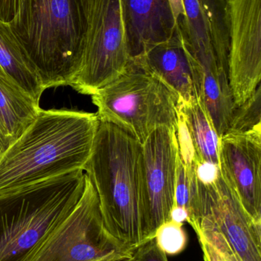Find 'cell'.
<instances>
[{
    "mask_svg": "<svg viewBox=\"0 0 261 261\" xmlns=\"http://www.w3.org/2000/svg\"><path fill=\"white\" fill-rule=\"evenodd\" d=\"M99 124L96 113L41 109L0 156V194L83 170Z\"/></svg>",
    "mask_w": 261,
    "mask_h": 261,
    "instance_id": "6da1fadb",
    "label": "cell"
},
{
    "mask_svg": "<svg viewBox=\"0 0 261 261\" xmlns=\"http://www.w3.org/2000/svg\"><path fill=\"white\" fill-rule=\"evenodd\" d=\"M140 160L141 144L136 139L100 122L83 169L98 194L104 226L133 251L146 242Z\"/></svg>",
    "mask_w": 261,
    "mask_h": 261,
    "instance_id": "7a4b0ae2",
    "label": "cell"
},
{
    "mask_svg": "<svg viewBox=\"0 0 261 261\" xmlns=\"http://www.w3.org/2000/svg\"><path fill=\"white\" fill-rule=\"evenodd\" d=\"M84 170L0 194V261H29L75 210Z\"/></svg>",
    "mask_w": 261,
    "mask_h": 261,
    "instance_id": "3957f363",
    "label": "cell"
},
{
    "mask_svg": "<svg viewBox=\"0 0 261 261\" xmlns=\"http://www.w3.org/2000/svg\"><path fill=\"white\" fill-rule=\"evenodd\" d=\"M9 24L44 90L70 85L79 68L82 0H21Z\"/></svg>",
    "mask_w": 261,
    "mask_h": 261,
    "instance_id": "277c9868",
    "label": "cell"
},
{
    "mask_svg": "<svg viewBox=\"0 0 261 261\" xmlns=\"http://www.w3.org/2000/svg\"><path fill=\"white\" fill-rule=\"evenodd\" d=\"M100 122L112 124L139 144L160 127L177 128L179 96L139 61L92 95Z\"/></svg>",
    "mask_w": 261,
    "mask_h": 261,
    "instance_id": "5b68a950",
    "label": "cell"
},
{
    "mask_svg": "<svg viewBox=\"0 0 261 261\" xmlns=\"http://www.w3.org/2000/svg\"><path fill=\"white\" fill-rule=\"evenodd\" d=\"M82 6L79 68L70 87L92 96L119 77L130 59L120 0H82Z\"/></svg>",
    "mask_w": 261,
    "mask_h": 261,
    "instance_id": "8992f818",
    "label": "cell"
},
{
    "mask_svg": "<svg viewBox=\"0 0 261 261\" xmlns=\"http://www.w3.org/2000/svg\"><path fill=\"white\" fill-rule=\"evenodd\" d=\"M85 176L78 205L29 261H110L132 257L133 250L104 226L98 194Z\"/></svg>",
    "mask_w": 261,
    "mask_h": 261,
    "instance_id": "52a82bcc",
    "label": "cell"
},
{
    "mask_svg": "<svg viewBox=\"0 0 261 261\" xmlns=\"http://www.w3.org/2000/svg\"><path fill=\"white\" fill-rule=\"evenodd\" d=\"M177 128L160 127L141 144V179L146 242L170 220L179 158Z\"/></svg>",
    "mask_w": 261,
    "mask_h": 261,
    "instance_id": "ba28073f",
    "label": "cell"
},
{
    "mask_svg": "<svg viewBox=\"0 0 261 261\" xmlns=\"http://www.w3.org/2000/svg\"><path fill=\"white\" fill-rule=\"evenodd\" d=\"M228 81L235 107L260 85L261 0H227Z\"/></svg>",
    "mask_w": 261,
    "mask_h": 261,
    "instance_id": "9c48e42d",
    "label": "cell"
},
{
    "mask_svg": "<svg viewBox=\"0 0 261 261\" xmlns=\"http://www.w3.org/2000/svg\"><path fill=\"white\" fill-rule=\"evenodd\" d=\"M201 186L202 219L196 228L204 225L220 232L241 261H261V225L248 216L222 174Z\"/></svg>",
    "mask_w": 261,
    "mask_h": 261,
    "instance_id": "30bf717a",
    "label": "cell"
},
{
    "mask_svg": "<svg viewBox=\"0 0 261 261\" xmlns=\"http://www.w3.org/2000/svg\"><path fill=\"white\" fill-rule=\"evenodd\" d=\"M220 171L248 216L261 225V130L220 138Z\"/></svg>",
    "mask_w": 261,
    "mask_h": 261,
    "instance_id": "8fae6325",
    "label": "cell"
},
{
    "mask_svg": "<svg viewBox=\"0 0 261 261\" xmlns=\"http://www.w3.org/2000/svg\"><path fill=\"white\" fill-rule=\"evenodd\" d=\"M130 61L171 39L177 24L169 0H120Z\"/></svg>",
    "mask_w": 261,
    "mask_h": 261,
    "instance_id": "7c38bea8",
    "label": "cell"
},
{
    "mask_svg": "<svg viewBox=\"0 0 261 261\" xmlns=\"http://www.w3.org/2000/svg\"><path fill=\"white\" fill-rule=\"evenodd\" d=\"M133 61L141 63L173 90L179 96V106L196 99L191 66L179 28L171 39L156 46L142 58Z\"/></svg>",
    "mask_w": 261,
    "mask_h": 261,
    "instance_id": "4fadbf2b",
    "label": "cell"
},
{
    "mask_svg": "<svg viewBox=\"0 0 261 261\" xmlns=\"http://www.w3.org/2000/svg\"><path fill=\"white\" fill-rule=\"evenodd\" d=\"M0 70L14 87L40 102L44 91L41 79L9 23L0 21Z\"/></svg>",
    "mask_w": 261,
    "mask_h": 261,
    "instance_id": "5bb4252c",
    "label": "cell"
},
{
    "mask_svg": "<svg viewBox=\"0 0 261 261\" xmlns=\"http://www.w3.org/2000/svg\"><path fill=\"white\" fill-rule=\"evenodd\" d=\"M40 110L39 102L0 76V125L11 143L32 125Z\"/></svg>",
    "mask_w": 261,
    "mask_h": 261,
    "instance_id": "9a60e30c",
    "label": "cell"
},
{
    "mask_svg": "<svg viewBox=\"0 0 261 261\" xmlns=\"http://www.w3.org/2000/svg\"><path fill=\"white\" fill-rule=\"evenodd\" d=\"M196 150L198 161L220 167V137L199 96L192 102L179 106Z\"/></svg>",
    "mask_w": 261,
    "mask_h": 261,
    "instance_id": "2e32d148",
    "label": "cell"
},
{
    "mask_svg": "<svg viewBox=\"0 0 261 261\" xmlns=\"http://www.w3.org/2000/svg\"><path fill=\"white\" fill-rule=\"evenodd\" d=\"M208 23L213 45L221 62L228 67V35L227 0H198Z\"/></svg>",
    "mask_w": 261,
    "mask_h": 261,
    "instance_id": "e0dca14e",
    "label": "cell"
},
{
    "mask_svg": "<svg viewBox=\"0 0 261 261\" xmlns=\"http://www.w3.org/2000/svg\"><path fill=\"white\" fill-rule=\"evenodd\" d=\"M203 253L204 261H241L225 237L204 225L194 230Z\"/></svg>",
    "mask_w": 261,
    "mask_h": 261,
    "instance_id": "ac0fdd59",
    "label": "cell"
},
{
    "mask_svg": "<svg viewBox=\"0 0 261 261\" xmlns=\"http://www.w3.org/2000/svg\"><path fill=\"white\" fill-rule=\"evenodd\" d=\"M261 130V87L240 107H235L227 132H247Z\"/></svg>",
    "mask_w": 261,
    "mask_h": 261,
    "instance_id": "d6986e66",
    "label": "cell"
},
{
    "mask_svg": "<svg viewBox=\"0 0 261 261\" xmlns=\"http://www.w3.org/2000/svg\"><path fill=\"white\" fill-rule=\"evenodd\" d=\"M156 244L167 255L181 254L188 245V236L183 224L169 220L162 224L155 236Z\"/></svg>",
    "mask_w": 261,
    "mask_h": 261,
    "instance_id": "ffe728a7",
    "label": "cell"
},
{
    "mask_svg": "<svg viewBox=\"0 0 261 261\" xmlns=\"http://www.w3.org/2000/svg\"><path fill=\"white\" fill-rule=\"evenodd\" d=\"M132 261H169L167 254L159 248L156 239H152L133 251Z\"/></svg>",
    "mask_w": 261,
    "mask_h": 261,
    "instance_id": "44dd1931",
    "label": "cell"
},
{
    "mask_svg": "<svg viewBox=\"0 0 261 261\" xmlns=\"http://www.w3.org/2000/svg\"><path fill=\"white\" fill-rule=\"evenodd\" d=\"M196 176L203 184H210L217 180L221 176L220 167L204 161H196Z\"/></svg>",
    "mask_w": 261,
    "mask_h": 261,
    "instance_id": "7402d4cb",
    "label": "cell"
},
{
    "mask_svg": "<svg viewBox=\"0 0 261 261\" xmlns=\"http://www.w3.org/2000/svg\"><path fill=\"white\" fill-rule=\"evenodd\" d=\"M21 0H0V21L10 22L19 10Z\"/></svg>",
    "mask_w": 261,
    "mask_h": 261,
    "instance_id": "603a6c76",
    "label": "cell"
},
{
    "mask_svg": "<svg viewBox=\"0 0 261 261\" xmlns=\"http://www.w3.org/2000/svg\"><path fill=\"white\" fill-rule=\"evenodd\" d=\"M169 1L171 6L173 16L176 20V24H178L186 18L183 0H169Z\"/></svg>",
    "mask_w": 261,
    "mask_h": 261,
    "instance_id": "cb8c5ba5",
    "label": "cell"
},
{
    "mask_svg": "<svg viewBox=\"0 0 261 261\" xmlns=\"http://www.w3.org/2000/svg\"><path fill=\"white\" fill-rule=\"evenodd\" d=\"M188 213L184 208L178 206L173 207L170 215V220L183 224V222H188Z\"/></svg>",
    "mask_w": 261,
    "mask_h": 261,
    "instance_id": "d4e9b609",
    "label": "cell"
},
{
    "mask_svg": "<svg viewBox=\"0 0 261 261\" xmlns=\"http://www.w3.org/2000/svg\"><path fill=\"white\" fill-rule=\"evenodd\" d=\"M11 144L12 143H11L10 140L8 138L7 135L0 125V156L7 150Z\"/></svg>",
    "mask_w": 261,
    "mask_h": 261,
    "instance_id": "484cf974",
    "label": "cell"
},
{
    "mask_svg": "<svg viewBox=\"0 0 261 261\" xmlns=\"http://www.w3.org/2000/svg\"><path fill=\"white\" fill-rule=\"evenodd\" d=\"M110 261H132V260L131 257H125V258L116 259V260Z\"/></svg>",
    "mask_w": 261,
    "mask_h": 261,
    "instance_id": "4316f807",
    "label": "cell"
},
{
    "mask_svg": "<svg viewBox=\"0 0 261 261\" xmlns=\"http://www.w3.org/2000/svg\"><path fill=\"white\" fill-rule=\"evenodd\" d=\"M0 76H3V77H5L4 75L3 74V73H2L1 70H0ZM6 78V77H5Z\"/></svg>",
    "mask_w": 261,
    "mask_h": 261,
    "instance_id": "83f0119b",
    "label": "cell"
}]
</instances>
